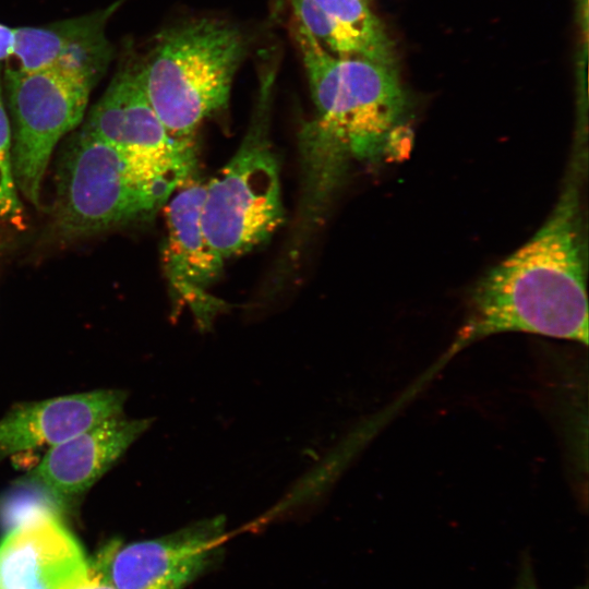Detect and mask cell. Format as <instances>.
<instances>
[{
  "label": "cell",
  "instance_id": "obj_1",
  "mask_svg": "<svg viewBox=\"0 0 589 589\" xmlns=\"http://www.w3.org/2000/svg\"><path fill=\"white\" fill-rule=\"evenodd\" d=\"M314 104L300 131L301 197L296 238L324 218L353 163L381 159L401 129L406 97L393 65L336 57L293 21Z\"/></svg>",
  "mask_w": 589,
  "mask_h": 589
},
{
  "label": "cell",
  "instance_id": "obj_2",
  "mask_svg": "<svg viewBox=\"0 0 589 589\" xmlns=\"http://www.w3.org/2000/svg\"><path fill=\"white\" fill-rule=\"evenodd\" d=\"M576 166L544 225L477 284L444 362L470 344L502 333L588 344L581 163Z\"/></svg>",
  "mask_w": 589,
  "mask_h": 589
},
{
  "label": "cell",
  "instance_id": "obj_3",
  "mask_svg": "<svg viewBox=\"0 0 589 589\" xmlns=\"http://www.w3.org/2000/svg\"><path fill=\"white\" fill-rule=\"evenodd\" d=\"M244 52L241 31L219 19H194L158 35L137 63L139 76L171 136L193 140L205 119L227 107Z\"/></svg>",
  "mask_w": 589,
  "mask_h": 589
},
{
  "label": "cell",
  "instance_id": "obj_4",
  "mask_svg": "<svg viewBox=\"0 0 589 589\" xmlns=\"http://www.w3.org/2000/svg\"><path fill=\"white\" fill-rule=\"evenodd\" d=\"M262 82L240 146L205 182L202 225L225 261L267 241L285 219L279 165L269 137L273 74Z\"/></svg>",
  "mask_w": 589,
  "mask_h": 589
},
{
  "label": "cell",
  "instance_id": "obj_5",
  "mask_svg": "<svg viewBox=\"0 0 589 589\" xmlns=\"http://www.w3.org/2000/svg\"><path fill=\"white\" fill-rule=\"evenodd\" d=\"M173 192L145 178L82 128L60 167L57 221L68 236L99 232L152 216Z\"/></svg>",
  "mask_w": 589,
  "mask_h": 589
},
{
  "label": "cell",
  "instance_id": "obj_6",
  "mask_svg": "<svg viewBox=\"0 0 589 589\" xmlns=\"http://www.w3.org/2000/svg\"><path fill=\"white\" fill-rule=\"evenodd\" d=\"M97 81L69 68L2 73L11 115L13 172L17 190L39 204L43 179L57 143L82 121Z\"/></svg>",
  "mask_w": 589,
  "mask_h": 589
},
{
  "label": "cell",
  "instance_id": "obj_7",
  "mask_svg": "<svg viewBox=\"0 0 589 589\" xmlns=\"http://www.w3.org/2000/svg\"><path fill=\"white\" fill-rule=\"evenodd\" d=\"M83 128L151 181L176 191L192 178L194 142L167 131L143 91L136 62H125L116 73Z\"/></svg>",
  "mask_w": 589,
  "mask_h": 589
},
{
  "label": "cell",
  "instance_id": "obj_8",
  "mask_svg": "<svg viewBox=\"0 0 589 589\" xmlns=\"http://www.w3.org/2000/svg\"><path fill=\"white\" fill-rule=\"evenodd\" d=\"M225 538V518L211 517L159 538L113 542L91 564L116 589H183L216 564Z\"/></svg>",
  "mask_w": 589,
  "mask_h": 589
},
{
  "label": "cell",
  "instance_id": "obj_9",
  "mask_svg": "<svg viewBox=\"0 0 589 589\" xmlns=\"http://www.w3.org/2000/svg\"><path fill=\"white\" fill-rule=\"evenodd\" d=\"M205 182L191 178L163 206L166 240L163 264L173 297L187 305L199 325L208 327L227 306L209 288L219 278L225 260L208 242L202 225Z\"/></svg>",
  "mask_w": 589,
  "mask_h": 589
},
{
  "label": "cell",
  "instance_id": "obj_10",
  "mask_svg": "<svg viewBox=\"0 0 589 589\" xmlns=\"http://www.w3.org/2000/svg\"><path fill=\"white\" fill-rule=\"evenodd\" d=\"M88 570L79 541L50 514L26 518L0 541V589H74Z\"/></svg>",
  "mask_w": 589,
  "mask_h": 589
},
{
  "label": "cell",
  "instance_id": "obj_11",
  "mask_svg": "<svg viewBox=\"0 0 589 589\" xmlns=\"http://www.w3.org/2000/svg\"><path fill=\"white\" fill-rule=\"evenodd\" d=\"M116 416L51 446L31 474L57 504H73L149 426Z\"/></svg>",
  "mask_w": 589,
  "mask_h": 589
},
{
  "label": "cell",
  "instance_id": "obj_12",
  "mask_svg": "<svg viewBox=\"0 0 589 589\" xmlns=\"http://www.w3.org/2000/svg\"><path fill=\"white\" fill-rule=\"evenodd\" d=\"M119 2L77 17L14 28L12 56L21 70L50 67L81 71L97 82L112 58L105 28Z\"/></svg>",
  "mask_w": 589,
  "mask_h": 589
},
{
  "label": "cell",
  "instance_id": "obj_13",
  "mask_svg": "<svg viewBox=\"0 0 589 589\" xmlns=\"http://www.w3.org/2000/svg\"><path fill=\"white\" fill-rule=\"evenodd\" d=\"M127 395L103 389L22 405L0 420V457L55 446L120 416Z\"/></svg>",
  "mask_w": 589,
  "mask_h": 589
},
{
  "label": "cell",
  "instance_id": "obj_14",
  "mask_svg": "<svg viewBox=\"0 0 589 589\" xmlns=\"http://www.w3.org/2000/svg\"><path fill=\"white\" fill-rule=\"evenodd\" d=\"M294 22L336 57L394 64L393 44L366 0H289Z\"/></svg>",
  "mask_w": 589,
  "mask_h": 589
},
{
  "label": "cell",
  "instance_id": "obj_15",
  "mask_svg": "<svg viewBox=\"0 0 589 589\" xmlns=\"http://www.w3.org/2000/svg\"><path fill=\"white\" fill-rule=\"evenodd\" d=\"M0 62V219L15 228L25 227V216L14 179L11 122L4 107Z\"/></svg>",
  "mask_w": 589,
  "mask_h": 589
},
{
  "label": "cell",
  "instance_id": "obj_16",
  "mask_svg": "<svg viewBox=\"0 0 589 589\" xmlns=\"http://www.w3.org/2000/svg\"><path fill=\"white\" fill-rule=\"evenodd\" d=\"M514 589H539L533 565L529 555L520 561Z\"/></svg>",
  "mask_w": 589,
  "mask_h": 589
},
{
  "label": "cell",
  "instance_id": "obj_17",
  "mask_svg": "<svg viewBox=\"0 0 589 589\" xmlns=\"http://www.w3.org/2000/svg\"><path fill=\"white\" fill-rule=\"evenodd\" d=\"M74 589H116L89 562L87 576Z\"/></svg>",
  "mask_w": 589,
  "mask_h": 589
},
{
  "label": "cell",
  "instance_id": "obj_18",
  "mask_svg": "<svg viewBox=\"0 0 589 589\" xmlns=\"http://www.w3.org/2000/svg\"><path fill=\"white\" fill-rule=\"evenodd\" d=\"M14 28L0 23V62L12 56Z\"/></svg>",
  "mask_w": 589,
  "mask_h": 589
}]
</instances>
